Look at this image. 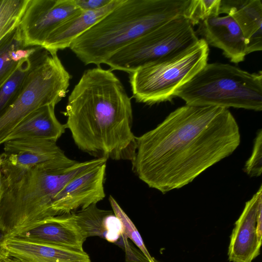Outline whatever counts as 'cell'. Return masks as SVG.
Here are the masks:
<instances>
[{
    "mask_svg": "<svg viewBox=\"0 0 262 262\" xmlns=\"http://www.w3.org/2000/svg\"><path fill=\"white\" fill-rule=\"evenodd\" d=\"M136 140L133 172L149 187L165 193L230 156L241 135L228 108L185 104Z\"/></svg>",
    "mask_w": 262,
    "mask_h": 262,
    "instance_id": "6da1fadb",
    "label": "cell"
},
{
    "mask_svg": "<svg viewBox=\"0 0 262 262\" xmlns=\"http://www.w3.org/2000/svg\"><path fill=\"white\" fill-rule=\"evenodd\" d=\"M221 0H190L184 17L193 26L212 16H219Z\"/></svg>",
    "mask_w": 262,
    "mask_h": 262,
    "instance_id": "cb8c5ba5",
    "label": "cell"
},
{
    "mask_svg": "<svg viewBox=\"0 0 262 262\" xmlns=\"http://www.w3.org/2000/svg\"><path fill=\"white\" fill-rule=\"evenodd\" d=\"M26 48L19 25L0 40V88L14 71L19 61L35 53L38 47Z\"/></svg>",
    "mask_w": 262,
    "mask_h": 262,
    "instance_id": "ffe728a7",
    "label": "cell"
},
{
    "mask_svg": "<svg viewBox=\"0 0 262 262\" xmlns=\"http://www.w3.org/2000/svg\"><path fill=\"white\" fill-rule=\"evenodd\" d=\"M64 114L79 149L95 158L132 160L136 137L131 99L112 71L97 67L84 71Z\"/></svg>",
    "mask_w": 262,
    "mask_h": 262,
    "instance_id": "7a4b0ae2",
    "label": "cell"
},
{
    "mask_svg": "<svg viewBox=\"0 0 262 262\" xmlns=\"http://www.w3.org/2000/svg\"><path fill=\"white\" fill-rule=\"evenodd\" d=\"M28 0H4L0 9V40L17 27Z\"/></svg>",
    "mask_w": 262,
    "mask_h": 262,
    "instance_id": "7402d4cb",
    "label": "cell"
},
{
    "mask_svg": "<svg viewBox=\"0 0 262 262\" xmlns=\"http://www.w3.org/2000/svg\"><path fill=\"white\" fill-rule=\"evenodd\" d=\"M10 256L21 262H91L84 251L31 242L16 237L6 238Z\"/></svg>",
    "mask_w": 262,
    "mask_h": 262,
    "instance_id": "9a60e30c",
    "label": "cell"
},
{
    "mask_svg": "<svg viewBox=\"0 0 262 262\" xmlns=\"http://www.w3.org/2000/svg\"><path fill=\"white\" fill-rule=\"evenodd\" d=\"M245 171L251 177H259L262 171V130L254 139L252 154L245 165Z\"/></svg>",
    "mask_w": 262,
    "mask_h": 262,
    "instance_id": "d4e9b609",
    "label": "cell"
},
{
    "mask_svg": "<svg viewBox=\"0 0 262 262\" xmlns=\"http://www.w3.org/2000/svg\"><path fill=\"white\" fill-rule=\"evenodd\" d=\"M106 162L95 166L71 180L56 195L54 216L84 209L105 196L104 183Z\"/></svg>",
    "mask_w": 262,
    "mask_h": 262,
    "instance_id": "8fae6325",
    "label": "cell"
},
{
    "mask_svg": "<svg viewBox=\"0 0 262 262\" xmlns=\"http://www.w3.org/2000/svg\"><path fill=\"white\" fill-rule=\"evenodd\" d=\"M82 11L99 10L107 5L112 0H74Z\"/></svg>",
    "mask_w": 262,
    "mask_h": 262,
    "instance_id": "484cf974",
    "label": "cell"
},
{
    "mask_svg": "<svg viewBox=\"0 0 262 262\" xmlns=\"http://www.w3.org/2000/svg\"><path fill=\"white\" fill-rule=\"evenodd\" d=\"M3 144V152L0 155L3 189L31 168L67 156L57 141L51 140L16 139Z\"/></svg>",
    "mask_w": 262,
    "mask_h": 262,
    "instance_id": "9c48e42d",
    "label": "cell"
},
{
    "mask_svg": "<svg viewBox=\"0 0 262 262\" xmlns=\"http://www.w3.org/2000/svg\"><path fill=\"white\" fill-rule=\"evenodd\" d=\"M190 0H122L76 38L69 48L85 65L100 67L117 52L160 26L184 16Z\"/></svg>",
    "mask_w": 262,
    "mask_h": 262,
    "instance_id": "3957f363",
    "label": "cell"
},
{
    "mask_svg": "<svg viewBox=\"0 0 262 262\" xmlns=\"http://www.w3.org/2000/svg\"><path fill=\"white\" fill-rule=\"evenodd\" d=\"M156 262H159L158 261H157V260H156Z\"/></svg>",
    "mask_w": 262,
    "mask_h": 262,
    "instance_id": "4dcf8cb0",
    "label": "cell"
},
{
    "mask_svg": "<svg viewBox=\"0 0 262 262\" xmlns=\"http://www.w3.org/2000/svg\"><path fill=\"white\" fill-rule=\"evenodd\" d=\"M39 48L31 56L19 61L14 71L0 88V116L11 104L20 92Z\"/></svg>",
    "mask_w": 262,
    "mask_h": 262,
    "instance_id": "44dd1931",
    "label": "cell"
},
{
    "mask_svg": "<svg viewBox=\"0 0 262 262\" xmlns=\"http://www.w3.org/2000/svg\"><path fill=\"white\" fill-rule=\"evenodd\" d=\"M209 46L203 38L188 47L129 73L133 98L152 105L171 100L175 91L207 63Z\"/></svg>",
    "mask_w": 262,
    "mask_h": 262,
    "instance_id": "8992f818",
    "label": "cell"
},
{
    "mask_svg": "<svg viewBox=\"0 0 262 262\" xmlns=\"http://www.w3.org/2000/svg\"><path fill=\"white\" fill-rule=\"evenodd\" d=\"M122 1L112 0L107 5L99 10L81 11L53 31L41 47L57 52L69 48L73 40L98 23Z\"/></svg>",
    "mask_w": 262,
    "mask_h": 262,
    "instance_id": "e0dca14e",
    "label": "cell"
},
{
    "mask_svg": "<svg viewBox=\"0 0 262 262\" xmlns=\"http://www.w3.org/2000/svg\"><path fill=\"white\" fill-rule=\"evenodd\" d=\"M109 201L112 211L121 223L125 236L138 247L149 262H156V260L149 254L138 230L130 218L112 195L109 197Z\"/></svg>",
    "mask_w": 262,
    "mask_h": 262,
    "instance_id": "603a6c76",
    "label": "cell"
},
{
    "mask_svg": "<svg viewBox=\"0 0 262 262\" xmlns=\"http://www.w3.org/2000/svg\"><path fill=\"white\" fill-rule=\"evenodd\" d=\"M262 206V189L247 201L236 221L228 247V259L231 262H252L260 253L261 241L256 231L257 216Z\"/></svg>",
    "mask_w": 262,
    "mask_h": 262,
    "instance_id": "7c38bea8",
    "label": "cell"
},
{
    "mask_svg": "<svg viewBox=\"0 0 262 262\" xmlns=\"http://www.w3.org/2000/svg\"><path fill=\"white\" fill-rule=\"evenodd\" d=\"M73 213L87 238L98 236L115 243L123 234L121 223L113 211L102 210L93 205Z\"/></svg>",
    "mask_w": 262,
    "mask_h": 262,
    "instance_id": "d6986e66",
    "label": "cell"
},
{
    "mask_svg": "<svg viewBox=\"0 0 262 262\" xmlns=\"http://www.w3.org/2000/svg\"><path fill=\"white\" fill-rule=\"evenodd\" d=\"M55 106L53 104L47 105L30 113L12 130L4 142L24 138L57 141L67 128L65 124L61 123L57 119Z\"/></svg>",
    "mask_w": 262,
    "mask_h": 262,
    "instance_id": "ac0fdd59",
    "label": "cell"
},
{
    "mask_svg": "<svg viewBox=\"0 0 262 262\" xmlns=\"http://www.w3.org/2000/svg\"><path fill=\"white\" fill-rule=\"evenodd\" d=\"M7 238L8 236L6 231L0 226V262H3L10 257L5 245Z\"/></svg>",
    "mask_w": 262,
    "mask_h": 262,
    "instance_id": "4316f807",
    "label": "cell"
},
{
    "mask_svg": "<svg viewBox=\"0 0 262 262\" xmlns=\"http://www.w3.org/2000/svg\"><path fill=\"white\" fill-rule=\"evenodd\" d=\"M195 33L201 36L208 46L222 50L224 55L235 64L243 61L247 55L243 32L228 15L207 18L199 24Z\"/></svg>",
    "mask_w": 262,
    "mask_h": 262,
    "instance_id": "5bb4252c",
    "label": "cell"
},
{
    "mask_svg": "<svg viewBox=\"0 0 262 262\" xmlns=\"http://www.w3.org/2000/svg\"><path fill=\"white\" fill-rule=\"evenodd\" d=\"M220 14L232 17L241 29L247 54L262 50V2L261 0H221Z\"/></svg>",
    "mask_w": 262,
    "mask_h": 262,
    "instance_id": "2e32d148",
    "label": "cell"
},
{
    "mask_svg": "<svg viewBox=\"0 0 262 262\" xmlns=\"http://www.w3.org/2000/svg\"><path fill=\"white\" fill-rule=\"evenodd\" d=\"M14 237L81 251L87 238L73 213L46 219Z\"/></svg>",
    "mask_w": 262,
    "mask_h": 262,
    "instance_id": "4fadbf2b",
    "label": "cell"
},
{
    "mask_svg": "<svg viewBox=\"0 0 262 262\" xmlns=\"http://www.w3.org/2000/svg\"><path fill=\"white\" fill-rule=\"evenodd\" d=\"M186 104L262 110V72L250 73L228 63L207 64L175 91Z\"/></svg>",
    "mask_w": 262,
    "mask_h": 262,
    "instance_id": "5b68a950",
    "label": "cell"
},
{
    "mask_svg": "<svg viewBox=\"0 0 262 262\" xmlns=\"http://www.w3.org/2000/svg\"><path fill=\"white\" fill-rule=\"evenodd\" d=\"M1 164V158H0V204H1V202L2 200V195H3V188L2 182Z\"/></svg>",
    "mask_w": 262,
    "mask_h": 262,
    "instance_id": "83f0119b",
    "label": "cell"
},
{
    "mask_svg": "<svg viewBox=\"0 0 262 262\" xmlns=\"http://www.w3.org/2000/svg\"><path fill=\"white\" fill-rule=\"evenodd\" d=\"M81 11L74 0H28L19 25L25 47H41L53 31Z\"/></svg>",
    "mask_w": 262,
    "mask_h": 262,
    "instance_id": "30bf717a",
    "label": "cell"
},
{
    "mask_svg": "<svg viewBox=\"0 0 262 262\" xmlns=\"http://www.w3.org/2000/svg\"><path fill=\"white\" fill-rule=\"evenodd\" d=\"M71 78L57 52L40 47L20 92L0 116V145L30 113L47 105H56L64 97Z\"/></svg>",
    "mask_w": 262,
    "mask_h": 262,
    "instance_id": "52a82bcc",
    "label": "cell"
},
{
    "mask_svg": "<svg viewBox=\"0 0 262 262\" xmlns=\"http://www.w3.org/2000/svg\"><path fill=\"white\" fill-rule=\"evenodd\" d=\"M199 38L193 26L179 16L153 29L123 48L106 62L111 71L132 73L181 51Z\"/></svg>",
    "mask_w": 262,
    "mask_h": 262,
    "instance_id": "ba28073f",
    "label": "cell"
},
{
    "mask_svg": "<svg viewBox=\"0 0 262 262\" xmlns=\"http://www.w3.org/2000/svg\"><path fill=\"white\" fill-rule=\"evenodd\" d=\"M103 158L78 162L67 156L37 165L3 189L0 226L8 237L54 216L52 206L61 189L71 180L103 162Z\"/></svg>",
    "mask_w": 262,
    "mask_h": 262,
    "instance_id": "277c9868",
    "label": "cell"
},
{
    "mask_svg": "<svg viewBox=\"0 0 262 262\" xmlns=\"http://www.w3.org/2000/svg\"><path fill=\"white\" fill-rule=\"evenodd\" d=\"M3 262H21V261L16 258L10 257L9 258H8L6 260L3 261Z\"/></svg>",
    "mask_w": 262,
    "mask_h": 262,
    "instance_id": "f1b7e54d",
    "label": "cell"
},
{
    "mask_svg": "<svg viewBox=\"0 0 262 262\" xmlns=\"http://www.w3.org/2000/svg\"><path fill=\"white\" fill-rule=\"evenodd\" d=\"M4 3V0H0V9L2 7Z\"/></svg>",
    "mask_w": 262,
    "mask_h": 262,
    "instance_id": "f546056e",
    "label": "cell"
}]
</instances>
